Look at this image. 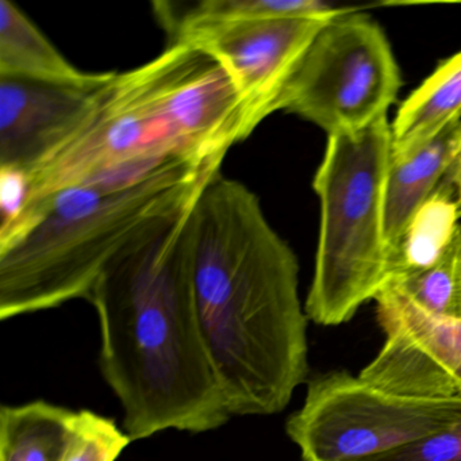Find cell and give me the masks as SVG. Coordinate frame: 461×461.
Returning <instances> with one entry per match:
<instances>
[{
    "instance_id": "cell-1",
    "label": "cell",
    "mask_w": 461,
    "mask_h": 461,
    "mask_svg": "<svg viewBox=\"0 0 461 461\" xmlns=\"http://www.w3.org/2000/svg\"><path fill=\"white\" fill-rule=\"evenodd\" d=\"M191 229L199 320L229 412L277 414L309 371L298 258L258 196L221 171L199 194Z\"/></svg>"
},
{
    "instance_id": "cell-2",
    "label": "cell",
    "mask_w": 461,
    "mask_h": 461,
    "mask_svg": "<svg viewBox=\"0 0 461 461\" xmlns=\"http://www.w3.org/2000/svg\"><path fill=\"white\" fill-rule=\"evenodd\" d=\"M195 201L139 234L87 296L101 323L102 375L131 441L168 429L204 433L231 417L196 306Z\"/></svg>"
},
{
    "instance_id": "cell-3",
    "label": "cell",
    "mask_w": 461,
    "mask_h": 461,
    "mask_svg": "<svg viewBox=\"0 0 461 461\" xmlns=\"http://www.w3.org/2000/svg\"><path fill=\"white\" fill-rule=\"evenodd\" d=\"M220 166L179 164L134 185H77L0 225V318L90 295L115 256L198 198Z\"/></svg>"
},
{
    "instance_id": "cell-4",
    "label": "cell",
    "mask_w": 461,
    "mask_h": 461,
    "mask_svg": "<svg viewBox=\"0 0 461 461\" xmlns=\"http://www.w3.org/2000/svg\"><path fill=\"white\" fill-rule=\"evenodd\" d=\"M175 74L172 47L131 71L113 72L77 131L28 175L23 209L77 185H133L179 164L222 166L202 160L188 139Z\"/></svg>"
},
{
    "instance_id": "cell-5",
    "label": "cell",
    "mask_w": 461,
    "mask_h": 461,
    "mask_svg": "<svg viewBox=\"0 0 461 461\" xmlns=\"http://www.w3.org/2000/svg\"><path fill=\"white\" fill-rule=\"evenodd\" d=\"M391 153L387 115L356 133L328 137L312 182L321 226L304 306L318 325L347 322L387 285L385 180Z\"/></svg>"
},
{
    "instance_id": "cell-6",
    "label": "cell",
    "mask_w": 461,
    "mask_h": 461,
    "mask_svg": "<svg viewBox=\"0 0 461 461\" xmlns=\"http://www.w3.org/2000/svg\"><path fill=\"white\" fill-rule=\"evenodd\" d=\"M402 77L382 26L350 12L315 37L275 104L329 136L356 133L382 117L398 98Z\"/></svg>"
},
{
    "instance_id": "cell-7",
    "label": "cell",
    "mask_w": 461,
    "mask_h": 461,
    "mask_svg": "<svg viewBox=\"0 0 461 461\" xmlns=\"http://www.w3.org/2000/svg\"><path fill=\"white\" fill-rule=\"evenodd\" d=\"M461 417V399L385 393L360 376L333 372L312 380L287 434L303 461H360L418 441Z\"/></svg>"
},
{
    "instance_id": "cell-8",
    "label": "cell",
    "mask_w": 461,
    "mask_h": 461,
    "mask_svg": "<svg viewBox=\"0 0 461 461\" xmlns=\"http://www.w3.org/2000/svg\"><path fill=\"white\" fill-rule=\"evenodd\" d=\"M375 301L385 344L361 379L396 395L461 399V320L430 314L391 285Z\"/></svg>"
},
{
    "instance_id": "cell-9",
    "label": "cell",
    "mask_w": 461,
    "mask_h": 461,
    "mask_svg": "<svg viewBox=\"0 0 461 461\" xmlns=\"http://www.w3.org/2000/svg\"><path fill=\"white\" fill-rule=\"evenodd\" d=\"M329 21L255 18L214 23L191 29L168 45H191L220 61L241 96L250 136L274 114L285 83Z\"/></svg>"
},
{
    "instance_id": "cell-10",
    "label": "cell",
    "mask_w": 461,
    "mask_h": 461,
    "mask_svg": "<svg viewBox=\"0 0 461 461\" xmlns=\"http://www.w3.org/2000/svg\"><path fill=\"white\" fill-rule=\"evenodd\" d=\"M112 75L93 86L0 77V169L33 172L77 131Z\"/></svg>"
},
{
    "instance_id": "cell-11",
    "label": "cell",
    "mask_w": 461,
    "mask_h": 461,
    "mask_svg": "<svg viewBox=\"0 0 461 461\" xmlns=\"http://www.w3.org/2000/svg\"><path fill=\"white\" fill-rule=\"evenodd\" d=\"M461 117L428 144L404 155L391 153L385 180V240L388 252L407 223L449 174L457 155Z\"/></svg>"
},
{
    "instance_id": "cell-12",
    "label": "cell",
    "mask_w": 461,
    "mask_h": 461,
    "mask_svg": "<svg viewBox=\"0 0 461 461\" xmlns=\"http://www.w3.org/2000/svg\"><path fill=\"white\" fill-rule=\"evenodd\" d=\"M109 77L77 68L13 0H0V77L93 86Z\"/></svg>"
},
{
    "instance_id": "cell-13",
    "label": "cell",
    "mask_w": 461,
    "mask_h": 461,
    "mask_svg": "<svg viewBox=\"0 0 461 461\" xmlns=\"http://www.w3.org/2000/svg\"><path fill=\"white\" fill-rule=\"evenodd\" d=\"M460 220L457 191L447 174L388 252L387 285L434 266L455 240Z\"/></svg>"
},
{
    "instance_id": "cell-14",
    "label": "cell",
    "mask_w": 461,
    "mask_h": 461,
    "mask_svg": "<svg viewBox=\"0 0 461 461\" xmlns=\"http://www.w3.org/2000/svg\"><path fill=\"white\" fill-rule=\"evenodd\" d=\"M460 117L461 50L442 61L399 107L391 123L393 155L428 144Z\"/></svg>"
},
{
    "instance_id": "cell-15",
    "label": "cell",
    "mask_w": 461,
    "mask_h": 461,
    "mask_svg": "<svg viewBox=\"0 0 461 461\" xmlns=\"http://www.w3.org/2000/svg\"><path fill=\"white\" fill-rule=\"evenodd\" d=\"M156 20L175 41L199 26L255 18H320L333 20L355 12L320 0H201V2H155Z\"/></svg>"
},
{
    "instance_id": "cell-16",
    "label": "cell",
    "mask_w": 461,
    "mask_h": 461,
    "mask_svg": "<svg viewBox=\"0 0 461 461\" xmlns=\"http://www.w3.org/2000/svg\"><path fill=\"white\" fill-rule=\"evenodd\" d=\"M75 412L34 401L0 409V461H61Z\"/></svg>"
},
{
    "instance_id": "cell-17",
    "label": "cell",
    "mask_w": 461,
    "mask_h": 461,
    "mask_svg": "<svg viewBox=\"0 0 461 461\" xmlns=\"http://www.w3.org/2000/svg\"><path fill=\"white\" fill-rule=\"evenodd\" d=\"M388 285L430 314L461 320V225L452 244L434 266Z\"/></svg>"
},
{
    "instance_id": "cell-18",
    "label": "cell",
    "mask_w": 461,
    "mask_h": 461,
    "mask_svg": "<svg viewBox=\"0 0 461 461\" xmlns=\"http://www.w3.org/2000/svg\"><path fill=\"white\" fill-rule=\"evenodd\" d=\"M131 442L112 418L80 410L75 412L61 461H115Z\"/></svg>"
},
{
    "instance_id": "cell-19",
    "label": "cell",
    "mask_w": 461,
    "mask_h": 461,
    "mask_svg": "<svg viewBox=\"0 0 461 461\" xmlns=\"http://www.w3.org/2000/svg\"><path fill=\"white\" fill-rule=\"evenodd\" d=\"M360 461H461V417L418 441Z\"/></svg>"
},
{
    "instance_id": "cell-20",
    "label": "cell",
    "mask_w": 461,
    "mask_h": 461,
    "mask_svg": "<svg viewBox=\"0 0 461 461\" xmlns=\"http://www.w3.org/2000/svg\"><path fill=\"white\" fill-rule=\"evenodd\" d=\"M450 179L455 185L456 191H457L458 202L461 204V137L460 144H458L457 155H456L455 161H453L452 168L449 171Z\"/></svg>"
}]
</instances>
